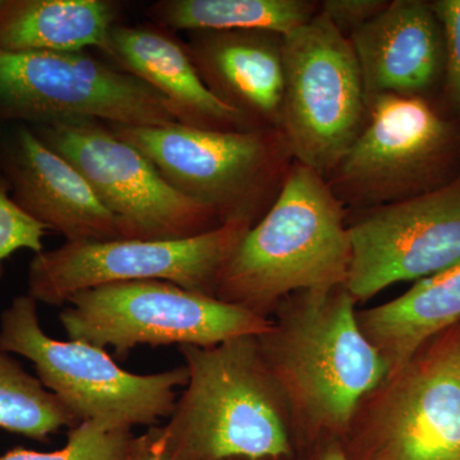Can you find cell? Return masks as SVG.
<instances>
[{
  "label": "cell",
  "instance_id": "cell-7",
  "mask_svg": "<svg viewBox=\"0 0 460 460\" xmlns=\"http://www.w3.org/2000/svg\"><path fill=\"white\" fill-rule=\"evenodd\" d=\"M339 441L349 460H460V325L366 396Z\"/></svg>",
  "mask_w": 460,
  "mask_h": 460
},
{
  "label": "cell",
  "instance_id": "cell-10",
  "mask_svg": "<svg viewBox=\"0 0 460 460\" xmlns=\"http://www.w3.org/2000/svg\"><path fill=\"white\" fill-rule=\"evenodd\" d=\"M0 119L40 126L98 120L168 126L174 111L157 91L84 51L0 50Z\"/></svg>",
  "mask_w": 460,
  "mask_h": 460
},
{
  "label": "cell",
  "instance_id": "cell-26",
  "mask_svg": "<svg viewBox=\"0 0 460 460\" xmlns=\"http://www.w3.org/2000/svg\"><path fill=\"white\" fill-rule=\"evenodd\" d=\"M126 460H169L163 428L151 426L145 434L133 438Z\"/></svg>",
  "mask_w": 460,
  "mask_h": 460
},
{
  "label": "cell",
  "instance_id": "cell-19",
  "mask_svg": "<svg viewBox=\"0 0 460 460\" xmlns=\"http://www.w3.org/2000/svg\"><path fill=\"white\" fill-rule=\"evenodd\" d=\"M115 18L105 0H0V50L107 53Z\"/></svg>",
  "mask_w": 460,
  "mask_h": 460
},
{
  "label": "cell",
  "instance_id": "cell-8",
  "mask_svg": "<svg viewBox=\"0 0 460 460\" xmlns=\"http://www.w3.org/2000/svg\"><path fill=\"white\" fill-rule=\"evenodd\" d=\"M59 321L69 341L118 356L141 345L210 347L268 332L271 319L164 280L107 284L75 293Z\"/></svg>",
  "mask_w": 460,
  "mask_h": 460
},
{
  "label": "cell",
  "instance_id": "cell-1",
  "mask_svg": "<svg viewBox=\"0 0 460 460\" xmlns=\"http://www.w3.org/2000/svg\"><path fill=\"white\" fill-rule=\"evenodd\" d=\"M357 304L345 286L296 293L257 335L296 449L341 440L359 402L389 376L385 359L363 334Z\"/></svg>",
  "mask_w": 460,
  "mask_h": 460
},
{
  "label": "cell",
  "instance_id": "cell-27",
  "mask_svg": "<svg viewBox=\"0 0 460 460\" xmlns=\"http://www.w3.org/2000/svg\"><path fill=\"white\" fill-rule=\"evenodd\" d=\"M304 460H349L339 440L323 441L305 449Z\"/></svg>",
  "mask_w": 460,
  "mask_h": 460
},
{
  "label": "cell",
  "instance_id": "cell-15",
  "mask_svg": "<svg viewBox=\"0 0 460 460\" xmlns=\"http://www.w3.org/2000/svg\"><path fill=\"white\" fill-rule=\"evenodd\" d=\"M366 95H426L444 80L443 26L431 2L394 0L349 36Z\"/></svg>",
  "mask_w": 460,
  "mask_h": 460
},
{
  "label": "cell",
  "instance_id": "cell-12",
  "mask_svg": "<svg viewBox=\"0 0 460 460\" xmlns=\"http://www.w3.org/2000/svg\"><path fill=\"white\" fill-rule=\"evenodd\" d=\"M29 127L84 175L117 219L122 239L172 241L222 226L213 210L178 192L109 124L63 120Z\"/></svg>",
  "mask_w": 460,
  "mask_h": 460
},
{
  "label": "cell",
  "instance_id": "cell-13",
  "mask_svg": "<svg viewBox=\"0 0 460 460\" xmlns=\"http://www.w3.org/2000/svg\"><path fill=\"white\" fill-rule=\"evenodd\" d=\"M348 232L352 261L345 288L357 302L453 268L460 262V174L417 198L361 210Z\"/></svg>",
  "mask_w": 460,
  "mask_h": 460
},
{
  "label": "cell",
  "instance_id": "cell-9",
  "mask_svg": "<svg viewBox=\"0 0 460 460\" xmlns=\"http://www.w3.org/2000/svg\"><path fill=\"white\" fill-rule=\"evenodd\" d=\"M367 95L349 39L317 13L284 36L279 131L293 159L328 177L361 133Z\"/></svg>",
  "mask_w": 460,
  "mask_h": 460
},
{
  "label": "cell",
  "instance_id": "cell-21",
  "mask_svg": "<svg viewBox=\"0 0 460 460\" xmlns=\"http://www.w3.org/2000/svg\"><path fill=\"white\" fill-rule=\"evenodd\" d=\"M80 425L38 377L0 348V429L44 441L62 428Z\"/></svg>",
  "mask_w": 460,
  "mask_h": 460
},
{
  "label": "cell",
  "instance_id": "cell-3",
  "mask_svg": "<svg viewBox=\"0 0 460 460\" xmlns=\"http://www.w3.org/2000/svg\"><path fill=\"white\" fill-rule=\"evenodd\" d=\"M180 352L189 383L163 426L169 460L296 458L289 414L257 335Z\"/></svg>",
  "mask_w": 460,
  "mask_h": 460
},
{
  "label": "cell",
  "instance_id": "cell-5",
  "mask_svg": "<svg viewBox=\"0 0 460 460\" xmlns=\"http://www.w3.org/2000/svg\"><path fill=\"white\" fill-rule=\"evenodd\" d=\"M0 348L32 362L36 377L78 423L151 428L171 416L178 387L189 383L186 366L157 374H132L102 348L49 337L39 319L38 302L29 295L17 296L0 314Z\"/></svg>",
  "mask_w": 460,
  "mask_h": 460
},
{
  "label": "cell",
  "instance_id": "cell-6",
  "mask_svg": "<svg viewBox=\"0 0 460 460\" xmlns=\"http://www.w3.org/2000/svg\"><path fill=\"white\" fill-rule=\"evenodd\" d=\"M460 174V126L425 98L367 99L365 126L326 181L347 208L368 210L431 192Z\"/></svg>",
  "mask_w": 460,
  "mask_h": 460
},
{
  "label": "cell",
  "instance_id": "cell-16",
  "mask_svg": "<svg viewBox=\"0 0 460 460\" xmlns=\"http://www.w3.org/2000/svg\"><path fill=\"white\" fill-rule=\"evenodd\" d=\"M206 87L255 128H279L284 36L269 31L190 32L184 44Z\"/></svg>",
  "mask_w": 460,
  "mask_h": 460
},
{
  "label": "cell",
  "instance_id": "cell-18",
  "mask_svg": "<svg viewBox=\"0 0 460 460\" xmlns=\"http://www.w3.org/2000/svg\"><path fill=\"white\" fill-rule=\"evenodd\" d=\"M357 317L363 334L385 359L389 376L395 374L429 341L460 325V262Z\"/></svg>",
  "mask_w": 460,
  "mask_h": 460
},
{
  "label": "cell",
  "instance_id": "cell-11",
  "mask_svg": "<svg viewBox=\"0 0 460 460\" xmlns=\"http://www.w3.org/2000/svg\"><path fill=\"white\" fill-rule=\"evenodd\" d=\"M253 224L232 219L210 232L172 241L66 242L36 253L27 271V295L62 305L75 293L107 284L164 280L215 296L217 278Z\"/></svg>",
  "mask_w": 460,
  "mask_h": 460
},
{
  "label": "cell",
  "instance_id": "cell-17",
  "mask_svg": "<svg viewBox=\"0 0 460 460\" xmlns=\"http://www.w3.org/2000/svg\"><path fill=\"white\" fill-rule=\"evenodd\" d=\"M107 54L123 71L157 91L171 105L178 123L210 131L255 129L206 87L184 44L164 30L115 25Z\"/></svg>",
  "mask_w": 460,
  "mask_h": 460
},
{
  "label": "cell",
  "instance_id": "cell-2",
  "mask_svg": "<svg viewBox=\"0 0 460 460\" xmlns=\"http://www.w3.org/2000/svg\"><path fill=\"white\" fill-rule=\"evenodd\" d=\"M345 219L325 177L295 160L274 204L224 265L215 296L270 319L287 296L345 286L352 261Z\"/></svg>",
  "mask_w": 460,
  "mask_h": 460
},
{
  "label": "cell",
  "instance_id": "cell-24",
  "mask_svg": "<svg viewBox=\"0 0 460 460\" xmlns=\"http://www.w3.org/2000/svg\"><path fill=\"white\" fill-rule=\"evenodd\" d=\"M431 4L444 31L445 91L460 126V0H436Z\"/></svg>",
  "mask_w": 460,
  "mask_h": 460
},
{
  "label": "cell",
  "instance_id": "cell-14",
  "mask_svg": "<svg viewBox=\"0 0 460 460\" xmlns=\"http://www.w3.org/2000/svg\"><path fill=\"white\" fill-rule=\"evenodd\" d=\"M12 198L26 214L66 242L122 239L119 224L84 175L27 124H18L0 150Z\"/></svg>",
  "mask_w": 460,
  "mask_h": 460
},
{
  "label": "cell",
  "instance_id": "cell-22",
  "mask_svg": "<svg viewBox=\"0 0 460 460\" xmlns=\"http://www.w3.org/2000/svg\"><path fill=\"white\" fill-rule=\"evenodd\" d=\"M133 438L132 429L84 422L71 429L62 449L41 453L16 447L0 460H126Z\"/></svg>",
  "mask_w": 460,
  "mask_h": 460
},
{
  "label": "cell",
  "instance_id": "cell-25",
  "mask_svg": "<svg viewBox=\"0 0 460 460\" xmlns=\"http://www.w3.org/2000/svg\"><path fill=\"white\" fill-rule=\"evenodd\" d=\"M389 3L387 0H323L319 3V13L349 39L353 32L378 16Z\"/></svg>",
  "mask_w": 460,
  "mask_h": 460
},
{
  "label": "cell",
  "instance_id": "cell-20",
  "mask_svg": "<svg viewBox=\"0 0 460 460\" xmlns=\"http://www.w3.org/2000/svg\"><path fill=\"white\" fill-rule=\"evenodd\" d=\"M319 13L311 0H163L151 7L157 23L180 31L255 30L287 36Z\"/></svg>",
  "mask_w": 460,
  "mask_h": 460
},
{
  "label": "cell",
  "instance_id": "cell-28",
  "mask_svg": "<svg viewBox=\"0 0 460 460\" xmlns=\"http://www.w3.org/2000/svg\"><path fill=\"white\" fill-rule=\"evenodd\" d=\"M230 460H296V458H292V459H288V458H257V459L239 458V459H230Z\"/></svg>",
  "mask_w": 460,
  "mask_h": 460
},
{
  "label": "cell",
  "instance_id": "cell-4",
  "mask_svg": "<svg viewBox=\"0 0 460 460\" xmlns=\"http://www.w3.org/2000/svg\"><path fill=\"white\" fill-rule=\"evenodd\" d=\"M109 126L144 154L172 187L213 210L222 224L232 219L253 226L260 222L295 162L278 128L210 131L180 123Z\"/></svg>",
  "mask_w": 460,
  "mask_h": 460
},
{
  "label": "cell",
  "instance_id": "cell-23",
  "mask_svg": "<svg viewBox=\"0 0 460 460\" xmlns=\"http://www.w3.org/2000/svg\"><path fill=\"white\" fill-rule=\"evenodd\" d=\"M47 226L26 214L12 198L11 186L0 169V278L3 261L20 250L40 253Z\"/></svg>",
  "mask_w": 460,
  "mask_h": 460
}]
</instances>
